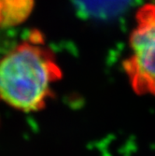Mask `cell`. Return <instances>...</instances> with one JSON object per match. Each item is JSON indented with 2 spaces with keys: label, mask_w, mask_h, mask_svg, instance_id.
Listing matches in <instances>:
<instances>
[{
  "label": "cell",
  "mask_w": 155,
  "mask_h": 156,
  "mask_svg": "<svg viewBox=\"0 0 155 156\" xmlns=\"http://www.w3.org/2000/svg\"><path fill=\"white\" fill-rule=\"evenodd\" d=\"M62 77L55 54L34 30L0 58V99L21 111L40 110Z\"/></svg>",
  "instance_id": "6da1fadb"
},
{
  "label": "cell",
  "mask_w": 155,
  "mask_h": 156,
  "mask_svg": "<svg viewBox=\"0 0 155 156\" xmlns=\"http://www.w3.org/2000/svg\"><path fill=\"white\" fill-rule=\"evenodd\" d=\"M129 48L122 66L133 90L140 95H155V2L137 10Z\"/></svg>",
  "instance_id": "7a4b0ae2"
},
{
  "label": "cell",
  "mask_w": 155,
  "mask_h": 156,
  "mask_svg": "<svg viewBox=\"0 0 155 156\" xmlns=\"http://www.w3.org/2000/svg\"><path fill=\"white\" fill-rule=\"evenodd\" d=\"M131 0H72L78 12L96 20L111 19L122 13Z\"/></svg>",
  "instance_id": "3957f363"
},
{
  "label": "cell",
  "mask_w": 155,
  "mask_h": 156,
  "mask_svg": "<svg viewBox=\"0 0 155 156\" xmlns=\"http://www.w3.org/2000/svg\"><path fill=\"white\" fill-rule=\"evenodd\" d=\"M36 0H0V28L23 24L30 17Z\"/></svg>",
  "instance_id": "277c9868"
}]
</instances>
